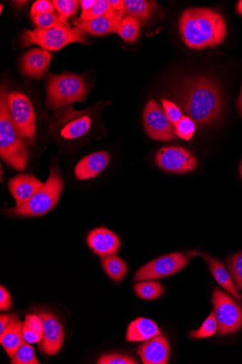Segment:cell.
I'll return each instance as SVG.
<instances>
[{"mask_svg": "<svg viewBox=\"0 0 242 364\" xmlns=\"http://www.w3.org/2000/svg\"><path fill=\"white\" fill-rule=\"evenodd\" d=\"M177 101L179 107L199 126L214 122L224 108L221 90L209 77H196L185 82L180 88Z\"/></svg>", "mask_w": 242, "mask_h": 364, "instance_id": "cell-1", "label": "cell"}, {"mask_svg": "<svg viewBox=\"0 0 242 364\" xmlns=\"http://www.w3.org/2000/svg\"><path fill=\"white\" fill-rule=\"evenodd\" d=\"M180 31L184 43L190 48L201 50L221 44L227 34L224 16L218 11L194 8L183 12Z\"/></svg>", "mask_w": 242, "mask_h": 364, "instance_id": "cell-2", "label": "cell"}, {"mask_svg": "<svg viewBox=\"0 0 242 364\" xmlns=\"http://www.w3.org/2000/svg\"><path fill=\"white\" fill-rule=\"evenodd\" d=\"M6 85L0 95V156L18 171H25L28 163V149L24 139L19 135L9 114Z\"/></svg>", "mask_w": 242, "mask_h": 364, "instance_id": "cell-3", "label": "cell"}, {"mask_svg": "<svg viewBox=\"0 0 242 364\" xmlns=\"http://www.w3.org/2000/svg\"><path fill=\"white\" fill-rule=\"evenodd\" d=\"M87 94L85 82L80 76L70 73L50 74L45 107L55 110L74 103H84Z\"/></svg>", "mask_w": 242, "mask_h": 364, "instance_id": "cell-4", "label": "cell"}, {"mask_svg": "<svg viewBox=\"0 0 242 364\" xmlns=\"http://www.w3.org/2000/svg\"><path fill=\"white\" fill-rule=\"evenodd\" d=\"M64 183L57 168H52L45 186L30 200L19 207L6 210L15 217H41L51 212L58 204Z\"/></svg>", "mask_w": 242, "mask_h": 364, "instance_id": "cell-5", "label": "cell"}, {"mask_svg": "<svg viewBox=\"0 0 242 364\" xmlns=\"http://www.w3.org/2000/svg\"><path fill=\"white\" fill-rule=\"evenodd\" d=\"M75 43L87 45V32L78 27H62L48 30L36 28L25 30L21 37L23 48L37 45L47 51L59 50Z\"/></svg>", "mask_w": 242, "mask_h": 364, "instance_id": "cell-6", "label": "cell"}, {"mask_svg": "<svg viewBox=\"0 0 242 364\" xmlns=\"http://www.w3.org/2000/svg\"><path fill=\"white\" fill-rule=\"evenodd\" d=\"M11 120L19 135L33 144L36 137V115L29 98L20 92H11L7 97Z\"/></svg>", "mask_w": 242, "mask_h": 364, "instance_id": "cell-7", "label": "cell"}, {"mask_svg": "<svg viewBox=\"0 0 242 364\" xmlns=\"http://www.w3.org/2000/svg\"><path fill=\"white\" fill-rule=\"evenodd\" d=\"M188 262V257L181 252L165 255L145 264L137 271L133 279L143 282L170 277L185 269Z\"/></svg>", "mask_w": 242, "mask_h": 364, "instance_id": "cell-8", "label": "cell"}, {"mask_svg": "<svg viewBox=\"0 0 242 364\" xmlns=\"http://www.w3.org/2000/svg\"><path fill=\"white\" fill-rule=\"evenodd\" d=\"M212 303L219 335L226 336L237 332L242 326L241 309L231 297L219 289L214 290Z\"/></svg>", "mask_w": 242, "mask_h": 364, "instance_id": "cell-9", "label": "cell"}, {"mask_svg": "<svg viewBox=\"0 0 242 364\" xmlns=\"http://www.w3.org/2000/svg\"><path fill=\"white\" fill-rule=\"evenodd\" d=\"M143 122L148 135L160 141H177L175 127L168 120L163 107L154 101L147 105Z\"/></svg>", "mask_w": 242, "mask_h": 364, "instance_id": "cell-10", "label": "cell"}, {"mask_svg": "<svg viewBox=\"0 0 242 364\" xmlns=\"http://www.w3.org/2000/svg\"><path fill=\"white\" fill-rule=\"evenodd\" d=\"M155 161L162 170L175 174L190 173L197 166L194 155L179 146H167L160 149L156 154Z\"/></svg>", "mask_w": 242, "mask_h": 364, "instance_id": "cell-11", "label": "cell"}, {"mask_svg": "<svg viewBox=\"0 0 242 364\" xmlns=\"http://www.w3.org/2000/svg\"><path fill=\"white\" fill-rule=\"evenodd\" d=\"M60 132L66 140H74L85 136L92 126V112L76 111L73 107H67L60 118Z\"/></svg>", "mask_w": 242, "mask_h": 364, "instance_id": "cell-12", "label": "cell"}, {"mask_svg": "<svg viewBox=\"0 0 242 364\" xmlns=\"http://www.w3.org/2000/svg\"><path fill=\"white\" fill-rule=\"evenodd\" d=\"M44 327V336L38 343L41 352L54 355L59 353L62 347L65 338L64 328L59 319L48 312L38 313Z\"/></svg>", "mask_w": 242, "mask_h": 364, "instance_id": "cell-13", "label": "cell"}, {"mask_svg": "<svg viewBox=\"0 0 242 364\" xmlns=\"http://www.w3.org/2000/svg\"><path fill=\"white\" fill-rule=\"evenodd\" d=\"M124 14V11H116L112 9L105 16L90 21H84L79 18H76L72 20V23L91 36H106L118 32Z\"/></svg>", "mask_w": 242, "mask_h": 364, "instance_id": "cell-14", "label": "cell"}, {"mask_svg": "<svg viewBox=\"0 0 242 364\" xmlns=\"http://www.w3.org/2000/svg\"><path fill=\"white\" fill-rule=\"evenodd\" d=\"M90 250L99 257L116 255L121 247V241L116 234L106 228H97L87 236Z\"/></svg>", "mask_w": 242, "mask_h": 364, "instance_id": "cell-15", "label": "cell"}, {"mask_svg": "<svg viewBox=\"0 0 242 364\" xmlns=\"http://www.w3.org/2000/svg\"><path fill=\"white\" fill-rule=\"evenodd\" d=\"M50 60L51 55L48 51L33 48L27 52L22 58V73L31 79H42L48 72Z\"/></svg>", "mask_w": 242, "mask_h": 364, "instance_id": "cell-16", "label": "cell"}, {"mask_svg": "<svg viewBox=\"0 0 242 364\" xmlns=\"http://www.w3.org/2000/svg\"><path fill=\"white\" fill-rule=\"evenodd\" d=\"M44 186L45 183L32 174L16 176L9 183L10 192L16 201V207H19L28 202Z\"/></svg>", "mask_w": 242, "mask_h": 364, "instance_id": "cell-17", "label": "cell"}, {"mask_svg": "<svg viewBox=\"0 0 242 364\" xmlns=\"http://www.w3.org/2000/svg\"><path fill=\"white\" fill-rule=\"evenodd\" d=\"M110 154L106 151L89 154L77 164L75 173L77 180L87 181L99 176L109 166Z\"/></svg>", "mask_w": 242, "mask_h": 364, "instance_id": "cell-18", "label": "cell"}, {"mask_svg": "<svg viewBox=\"0 0 242 364\" xmlns=\"http://www.w3.org/2000/svg\"><path fill=\"white\" fill-rule=\"evenodd\" d=\"M170 346L164 336H158L145 341L136 353L144 364H166L170 356Z\"/></svg>", "mask_w": 242, "mask_h": 364, "instance_id": "cell-19", "label": "cell"}, {"mask_svg": "<svg viewBox=\"0 0 242 364\" xmlns=\"http://www.w3.org/2000/svg\"><path fill=\"white\" fill-rule=\"evenodd\" d=\"M197 255L204 260L218 284L228 291L236 301H241L242 296L238 293V288L224 264L209 253L199 252Z\"/></svg>", "mask_w": 242, "mask_h": 364, "instance_id": "cell-20", "label": "cell"}, {"mask_svg": "<svg viewBox=\"0 0 242 364\" xmlns=\"http://www.w3.org/2000/svg\"><path fill=\"white\" fill-rule=\"evenodd\" d=\"M160 335L162 332L154 321L138 318L128 325L126 341L129 343L145 342Z\"/></svg>", "mask_w": 242, "mask_h": 364, "instance_id": "cell-21", "label": "cell"}, {"mask_svg": "<svg viewBox=\"0 0 242 364\" xmlns=\"http://www.w3.org/2000/svg\"><path fill=\"white\" fill-rule=\"evenodd\" d=\"M22 322L18 315H11V319L4 332L0 334V344L11 358L21 346L23 339Z\"/></svg>", "mask_w": 242, "mask_h": 364, "instance_id": "cell-22", "label": "cell"}, {"mask_svg": "<svg viewBox=\"0 0 242 364\" xmlns=\"http://www.w3.org/2000/svg\"><path fill=\"white\" fill-rule=\"evenodd\" d=\"M101 266L106 274L114 282H122L128 274L126 262L116 255L101 257Z\"/></svg>", "mask_w": 242, "mask_h": 364, "instance_id": "cell-23", "label": "cell"}, {"mask_svg": "<svg viewBox=\"0 0 242 364\" xmlns=\"http://www.w3.org/2000/svg\"><path fill=\"white\" fill-rule=\"evenodd\" d=\"M124 3L125 14L136 18L141 23L152 17L157 5L155 2L146 0H125Z\"/></svg>", "mask_w": 242, "mask_h": 364, "instance_id": "cell-24", "label": "cell"}, {"mask_svg": "<svg viewBox=\"0 0 242 364\" xmlns=\"http://www.w3.org/2000/svg\"><path fill=\"white\" fill-rule=\"evenodd\" d=\"M23 339L28 343H39L44 336V327L41 318L38 315L28 314L25 317L23 326Z\"/></svg>", "mask_w": 242, "mask_h": 364, "instance_id": "cell-25", "label": "cell"}, {"mask_svg": "<svg viewBox=\"0 0 242 364\" xmlns=\"http://www.w3.org/2000/svg\"><path fill=\"white\" fill-rule=\"evenodd\" d=\"M141 23L136 18L126 15L119 25L117 33L126 42L134 43L140 38Z\"/></svg>", "mask_w": 242, "mask_h": 364, "instance_id": "cell-26", "label": "cell"}, {"mask_svg": "<svg viewBox=\"0 0 242 364\" xmlns=\"http://www.w3.org/2000/svg\"><path fill=\"white\" fill-rule=\"evenodd\" d=\"M134 291L140 299L152 301L160 299L164 293L162 284L158 282L143 281L134 285Z\"/></svg>", "mask_w": 242, "mask_h": 364, "instance_id": "cell-27", "label": "cell"}, {"mask_svg": "<svg viewBox=\"0 0 242 364\" xmlns=\"http://www.w3.org/2000/svg\"><path fill=\"white\" fill-rule=\"evenodd\" d=\"M12 364H40L36 356L35 350L25 340L21 346L11 358Z\"/></svg>", "mask_w": 242, "mask_h": 364, "instance_id": "cell-28", "label": "cell"}, {"mask_svg": "<svg viewBox=\"0 0 242 364\" xmlns=\"http://www.w3.org/2000/svg\"><path fill=\"white\" fill-rule=\"evenodd\" d=\"M37 28L51 29L55 28L72 27L68 22L63 21L59 15L53 13L45 14L32 18Z\"/></svg>", "mask_w": 242, "mask_h": 364, "instance_id": "cell-29", "label": "cell"}, {"mask_svg": "<svg viewBox=\"0 0 242 364\" xmlns=\"http://www.w3.org/2000/svg\"><path fill=\"white\" fill-rule=\"evenodd\" d=\"M218 329V323L215 312L207 318L199 328L192 331L189 336L192 339H204L214 336Z\"/></svg>", "mask_w": 242, "mask_h": 364, "instance_id": "cell-30", "label": "cell"}, {"mask_svg": "<svg viewBox=\"0 0 242 364\" xmlns=\"http://www.w3.org/2000/svg\"><path fill=\"white\" fill-rule=\"evenodd\" d=\"M52 3L60 18L65 22H68L67 18L76 14L79 5L77 0H53Z\"/></svg>", "mask_w": 242, "mask_h": 364, "instance_id": "cell-31", "label": "cell"}, {"mask_svg": "<svg viewBox=\"0 0 242 364\" xmlns=\"http://www.w3.org/2000/svg\"><path fill=\"white\" fill-rule=\"evenodd\" d=\"M226 263L236 286L242 290V252L229 256Z\"/></svg>", "mask_w": 242, "mask_h": 364, "instance_id": "cell-32", "label": "cell"}, {"mask_svg": "<svg viewBox=\"0 0 242 364\" xmlns=\"http://www.w3.org/2000/svg\"><path fill=\"white\" fill-rule=\"evenodd\" d=\"M113 9L107 0H98L96 4L90 10L82 12L79 18L82 21H90L109 13Z\"/></svg>", "mask_w": 242, "mask_h": 364, "instance_id": "cell-33", "label": "cell"}, {"mask_svg": "<svg viewBox=\"0 0 242 364\" xmlns=\"http://www.w3.org/2000/svg\"><path fill=\"white\" fill-rule=\"evenodd\" d=\"M196 130V123L189 117L185 116L175 126L177 137L185 141H190Z\"/></svg>", "mask_w": 242, "mask_h": 364, "instance_id": "cell-34", "label": "cell"}, {"mask_svg": "<svg viewBox=\"0 0 242 364\" xmlns=\"http://www.w3.org/2000/svg\"><path fill=\"white\" fill-rule=\"evenodd\" d=\"M161 102L168 120L175 127L184 117L181 109L175 104L163 98L161 99Z\"/></svg>", "mask_w": 242, "mask_h": 364, "instance_id": "cell-35", "label": "cell"}, {"mask_svg": "<svg viewBox=\"0 0 242 364\" xmlns=\"http://www.w3.org/2000/svg\"><path fill=\"white\" fill-rule=\"evenodd\" d=\"M97 364H136L137 362L129 355L111 353L102 355L97 361Z\"/></svg>", "mask_w": 242, "mask_h": 364, "instance_id": "cell-36", "label": "cell"}, {"mask_svg": "<svg viewBox=\"0 0 242 364\" xmlns=\"http://www.w3.org/2000/svg\"><path fill=\"white\" fill-rule=\"evenodd\" d=\"M54 9L52 1L39 0V1L34 3L32 6L31 11V18L45 14L53 13Z\"/></svg>", "mask_w": 242, "mask_h": 364, "instance_id": "cell-37", "label": "cell"}, {"mask_svg": "<svg viewBox=\"0 0 242 364\" xmlns=\"http://www.w3.org/2000/svg\"><path fill=\"white\" fill-rule=\"evenodd\" d=\"M12 308L13 304L11 294L1 285L0 287V311H8Z\"/></svg>", "mask_w": 242, "mask_h": 364, "instance_id": "cell-38", "label": "cell"}, {"mask_svg": "<svg viewBox=\"0 0 242 364\" xmlns=\"http://www.w3.org/2000/svg\"><path fill=\"white\" fill-rule=\"evenodd\" d=\"M111 8L116 11H124L125 3L123 0H110Z\"/></svg>", "mask_w": 242, "mask_h": 364, "instance_id": "cell-39", "label": "cell"}, {"mask_svg": "<svg viewBox=\"0 0 242 364\" xmlns=\"http://www.w3.org/2000/svg\"><path fill=\"white\" fill-rule=\"evenodd\" d=\"M96 3L95 0H81L79 6L82 9V12H86L93 8Z\"/></svg>", "mask_w": 242, "mask_h": 364, "instance_id": "cell-40", "label": "cell"}, {"mask_svg": "<svg viewBox=\"0 0 242 364\" xmlns=\"http://www.w3.org/2000/svg\"><path fill=\"white\" fill-rule=\"evenodd\" d=\"M10 319L11 316L3 314L0 316V334L4 332V330L9 323Z\"/></svg>", "mask_w": 242, "mask_h": 364, "instance_id": "cell-41", "label": "cell"}, {"mask_svg": "<svg viewBox=\"0 0 242 364\" xmlns=\"http://www.w3.org/2000/svg\"><path fill=\"white\" fill-rule=\"evenodd\" d=\"M236 107L239 112V117L242 118V87L241 90L240 95L237 99Z\"/></svg>", "mask_w": 242, "mask_h": 364, "instance_id": "cell-42", "label": "cell"}, {"mask_svg": "<svg viewBox=\"0 0 242 364\" xmlns=\"http://www.w3.org/2000/svg\"><path fill=\"white\" fill-rule=\"evenodd\" d=\"M237 11L241 16H242V0H241L238 4Z\"/></svg>", "mask_w": 242, "mask_h": 364, "instance_id": "cell-43", "label": "cell"}, {"mask_svg": "<svg viewBox=\"0 0 242 364\" xmlns=\"http://www.w3.org/2000/svg\"><path fill=\"white\" fill-rule=\"evenodd\" d=\"M26 3V1H16V4L17 5H21V6L25 4Z\"/></svg>", "mask_w": 242, "mask_h": 364, "instance_id": "cell-44", "label": "cell"}, {"mask_svg": "<svg viewBox=\"0 0 242 364\" xmlns=\"http://www.w3.org/2000/svg\"><path fill=\"white\" fill-rule=\"evenodd\" d=\"M239 171H240V176H241V177L242 178V161L241 162Z\"/></svg>", "mask_w": 242, "mask_h": 364, "instance_id": "cell-45", "label": "cell"}, {"mask_svg": "<svg viewBox=\"0 0 242 364\" xmlns=\"http://www.w3.org/2000/svg\"><path fill=\"white\" fill-rule=\"evenodd\" d=\"M3 8H4V7H3V5H1V12H2V11H3Z\"/></svg>", "mask_w": 242, "mask_h": 364, "instance_id": "cell-46", "label": "cell"}]
</instances>
